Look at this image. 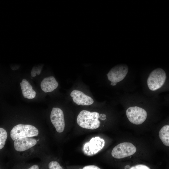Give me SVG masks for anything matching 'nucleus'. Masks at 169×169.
I'll return each mask as SVG.
<instances>
[{
  "instance_id": "a211bd4d",
  "label": "nucleus",
  "mask_w": 169,
  "mask_h": 169,
  "mask_svg": "<svg viewBox=\"0 0 169 169\" xmlns=\"http://www.w3.org/2000/svg\"><path fill=\"white\" fill-rule=\"evenodd\" d=\"M99 118L100 120H105L106 119V116L105 114H100L99 115Z\"/></svg>"
},
{
  "instance_id": "6ab92c4d",
  "label": "nucleus",
  "mask_w": 169,
  "mask_h": 169,
  "mask_svg": "<svg viewBox=\"0 0 169 169\" xmlns=\"http://www.w3.org/2000/svg\"><path fill=\"white\" fill-rule=\"evenodd\" d=\"M36 71L33 68L31 72V74L32 76L34 77L36 75Z\"/></svg>"
},
{
  "instance_id": "20e7f679",
  "label": "nucleus",
  "mask_w": 169,
  "mask_h": 169,
  "mask_svg": "<svg viewBox=\"0 0 169 169\" xmlns=\"http://www.w3.org/2000/svg\"><path fill=\"white\" fill-rule=\"evenodd\" d=\"M135 146L130 142H122L117 145L113 149L112 156L116 159H121L133 155L136 152Z\"/></svg>"
},
{
  "instance_id": "f03ea898",
  "label": "nucleus",
  "mask_w": 169,
  "mask_h": 169,
  "mask_svg": "<svg viewBox=\"0 0 169 169\" xmlns=\"http://www.w3.org/2000/svg\"><path fill=\"white\" fill-rule=\"evenodd\" d=\"M38 133V129L32 125L19 124L15 126L11 130L10 136L14 141L19 138L37 136Z\"/></svg>"
},
{
  "instance_id": "9b49d317",
  "label": "nucleus",
  "mask_w": 169,
  "mask_h": 169,
  "mask_svg": "<svg viewBox=\"0 0 169 169\" xmlns=\"http://www.w3.org/2000/svg\"><path fill=\"white\" fill-rule=\"evenodd\" d=\"M41 87L45 93L51 92L57 88L58 83L54 77L52 76L44 78L41 83Z\"/></svg>"
},
{
  "instance_id": "423d86ee",
  "label": "nucleus",
  "mask_w": 169,
  "mask_h": 169,
  "mask_svg": "<svg viewBox=\"0 0 169 169\" xmlns=\"http://www.w3.org/2000/svg\"><path fill=\"white\" fill-rule=\"evenodd\" d=\"M105 141L99 137L92 138L90 141L84 145L83 151L87 156H93L101 150L104 147Z\"/></svg>"
},
{
  "instance_id": "0eeeda50",
  "label": "nucleus",
  "mask_w": 169,
  "mask_h": 169,
  "mask_svg": "<svg viewBox=\"0 0 169 169\" xmlns=\"http://www.w3.org/2000/svg\"><path fill=\"white\" fill-rule=\"evenodd\" d=\"M128 71V68L127 65L118 64L112 68L107 74V76L110 81L117 83L125 78Z\"/></svg>"
},
{
  "instance_id": "ddd939ff",
  "label": "nucleus",
  "mask_w": 169,
  "mask_h": 169,
  "mask_svg": "<svg viewBox=\"0 0 169 169\" xmlns=\"http://www.w3.org/2000/svg\"><path fill=\"white\" fill-rule=\"evenodd\" d=\"M159 136L163 144L169 146V125H164L160 129Z\"/></svg>"
},
{
  "instance_id": "dca6fc26",
  "label": "nucleus",
  "mask_w": 169,
  "mask_h": 169,
  "mask_svg": "<svg viewBox=\"0 0 169 169\" xmlns=\"http://www.w3.org/2000/svg\"><path fill=\"white\" fill-rule=\"evenodd\" d=\"M131 169H149L147 166L143 165H138L131 167Z\"/></svg>"
},
{
  "instance_id": "5701e85b",
  "label": "nucleus",
  "mask_w": 169,
  "mask_h": 169,
  "mask_svg": "<svg viewBox=\"0 0 169 169\" xmlns=\"http://www.w3.org/2000/svg\"><path fill=\"white\" fill-rule=\"evenodd\" d=\"M4 147V145L3 144H0V149L1 150Z\"/></svg>"
},
{
  "instance_id": "aec40b11",
  "label": "nucleus",
  "mask_w": 169,
  "mask_h": 169,
  "mask_svg": "<svg viewBox=\"0 0 169 169\" xmlns=\"http://www.w3.org/2000/svg\"><path fill=\"white\" fill-rule=\"evenodd\" d=\"M29 169H39V167L37 165H34L31 166Z\"/></svg>"
},
{
  "instance_id": "4be33fe9",
  "label": "nucleus",
  "mask_w": 169,
  "mask_h": 169,
  "mask_svg": "<svg viewBox=\"0 0 169 169\" xmlns=\"http://www.w3.org/2000/svg\"><path fill=\"white\" fill-rule=\"evenodd\" d=\"M110 84L111 85H112V86H115V85H116V83H115V82H111L110 83Z\"/></svg>"
},
{
  "instance_id": "f3484780",
  "label": "nucleus",
  "mask_w": 169,
  "mask_h": 169,
  "mask_svg": "<svg viewBox=\"0 0 169 169\" xmlns=\"http://www.w3.org/2000/svg\"><path fill=\"white\" fill-rule=\"evenodd\" d=\"M97 166L95 165H89L84 166L83 168V169H100Z\"/></svg>"
},
{
  "instance_id": "412c9836",
  "label": "nucleus",
  "mask_w": 169,
  "mask_h": 169,
  "mask_svg": "<svg viewBox=\"0 0 169 169\" xmlns=\"http://www.w3.org/2000/svg\"><path fill=\"white\" fill-rule=\"evenodd\" d=\"M37 74L38 75H39L41 73V69H38L36 71Z\"/></svg>"
},
{
  "instance_id": "4468645a",
  "label": "nucleus",
  "mask_w": 169,
  "mask_h": 169,
  "mask_svg": "<svg viewBox=\"0 0 169 169\" xmlns=\"http://www.w3.org/2000/svg\"><path fill=\"white\" fill-rule=\"evenodd\" d=\"M7 137V133L4 129L0 128V144L5 145Z\"/></svg>"
},
{
  "instance_id": "1a4fd4ad",
  "label": "nucleus",
  "mask_w": 169,
  "mask_h": 169,
  "mask_svg": "<svg viewBox=\"0 0 169 169\" xmlns=\"http://www.w3.org/2000/svg\"><path fill=\"white\" fill-rule=\"evenodd\" d=\"M31 137L19 138L14 141V146L16 150L18 151H25L35 146L36 140Z\"/></svg>"
},
{
  "instance_id": "9d476101",
  "label": "nucleus",
  "mask_w": 169,
  "mask_h": 169,
  "mask_svg": "<svg viewBox=\"0 0 169 169\" xmlns=\"http://www.w3.org/2000/svg\"><path fill=\"white\" fill-rule=\"evenodd\" d=\"M73 100L78 105H89L94 103L93 99L83 92L77 90L72 91L70 93Z\"/></svg>"
},
{
  "instance_id": "7ed1b4c3",
  "label": "nucleus",
  "mask_w": 169,
  "mask_h": 169,
  "mask_svg": "<svg viewBox=\"0 0 169 169\" xmlns=\"http://www.w3.org/2000/svg\"><path fill=\"white\" fill-rule=\"evenodd\" d=\"M166 79V73L163 69L160 68L155 69L151 72L147 79L148 86L151 90H156L163 85Z\"/></svg>"
},
{
  "instance_id": "2eb2a0df",
  "label": "nucleus",
  "mask_w": 169,
  "mask_h": 169,
  "mask_svg": "<svg viewBox=\"0 0 169 169\" xmlns=\"http://www.w3.org/2000/svg\"><path fill=\"white\" fill-rule=\"evenodd\" d=\"M49 169H62L59 164L57 161H52L49 164Z\"/></svg>"
},
{
  "instance_id": "6e6552de",
  "label": "nucleus",
  "mask_w": 169,
  "mask_h": 169,
  "mask_svg": "<svg viewBox=\"0 0 169 169\" xmlns=\"http://www.w3.org/2000/svg\"><path fill=\"white\" fill-rule=\"evenodd\" d=\"M51 121L57 132H62L65 127L64 115L62 110L59 108H53L50 114Z\"/></svg>"
},
{
  "instance_id": "39448f33",
  "label": "nucleus",
  "mask_w": 169,
  "mask_h": 169,
  "mask_svg": "<svg viewBox=\"0 0 169 169\" xmlns=\"http://www.w3.org/2000/svg\"><path fill=\"white\" fill-rule=\"evenodd\" d=\"M126 115L130 122L136 125H141L146 120L147 116L146 111L138 106L131 107L126 110Z\"/></svg>"
},
{
  "instance_id": "f8f14e48",
  "label": "nucleus",
  "mask_w": 169,
  "mask_h": 169,
  "mask_svg": "<svg viewBox=\"0 0 169 169\" xmlns=\"http://www.w3.org/2000/svg\"><path fill=\"white\" fill-rule=\"evenodd\" d=\"M20 84L22 94L24 98L31 99L35 97L36 92L33 89L32 86L26 79H23Z\"/></svg>"
},
{
  "instance_id": "f257e3e1",
  "label": "nucleus",
  "mask_w": 169,
  "mask_h": 169,
  "mask_svg": "<svg viewBox=\"0 0 169 169\" xmlns=\"http://www.w3.org/2000/svg\"><path fill=\"white\" fill-rule=\"evenodd\" d=\"M100 115L96 112H90L86 110L81 111L77 118V122L81 127L90 130L98 128L100 125L99 120Z\"/></svg>"
}]
</instances>
